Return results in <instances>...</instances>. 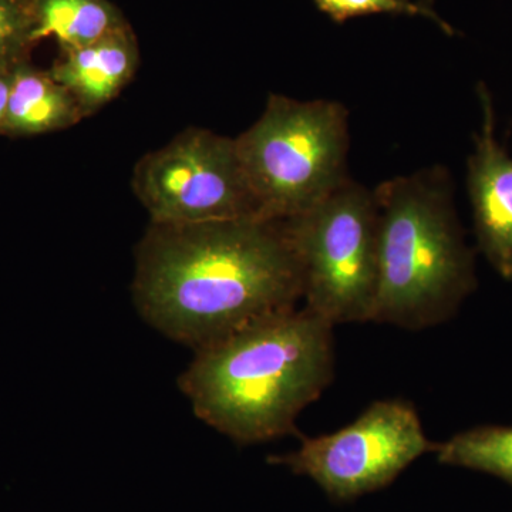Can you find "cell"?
Masks as SVG:
<instances>
[{
  "label": "cell",
  "mask_w": 512,
  "mask_h": 512,
  "mask_svg": "<svg viewBox=\"0 0 512 512\" xmlns=\"http://www.w3.org/2000/svg\"><path fill=\"white\" fill-rule=\"evenodd\" d=\"M138 47L130 26H124L92 45L64 50L49 70L66 87L84 117L106 106L137 72Z\"/></svg>",
  "instance_id": "9"
},
{
  "label": "cell",
  "mask_w": 512,
  "mask_h": 512,
  "mask_svg": "<svg viewBox=\"0 0 512 512\" xmlns=\"http://www.w3.org/2000/svg\"><path fill=\"white\" fill-rule=\"evenodd\" d=\"M444 466L468 468L501 478L512 485V426H480L437 443Z\"/></svg>",
  "instance_id": "12"
},
{
  "label": "cell",
  "mask_w": 512,
  "mask_h": 512,
  "mask_svg": "<svg viewBox=\"0 0 512 512\" xmlns=\"http://www.w3.org/2000/svg\"><path fill=\"white\" fill-rule=\"evenodd\" d=\"M379 276L372 322L421 330L450 319L476 288L446 168H424L373 191Z\"/></svg>",
  "instance_id": "3"
},
{
  "label": "cell",
  "mask_w": 512,
  "mask_h": 512,
  "mask_svg": "<svg viewBox=\"0 0 512 512\" xmlns=\"http://www.w3.org/2000/svg\"><path fill=\"white\" fill-rule=\"evenodd\" d=\"M33 0H0V66L26 60L33 43Z\"/></svg>",
  "instance_id": "14"
},
{
  "label": "cell",
  "mask_w": 512,
  "mask_h": 512,
  "mask_svg": "<svg viewBox=\"0 0 512 512\" xmlns=\"http://www.w3.org/2000/svg\"><path fill=\"white\" fill-rule=\"evenodd\" d=\"M256 217L286 221L349 180V111L339 101L271 94L254 126L235 138Z\"/></svg>",
  "instance_id": "4"
},
{
  "label": "cell",
  "mask_w": 512,
  "mask_h": 512,
  "mask_svg": "<svg viewBox=\"0 0 512 512\" xmlns=\"http://www.w3.org/2000/svg\"><path fill=\"white\" fill-rule=\"evenodd\" d=\"M134 194L153 224L258 218L235 138L188 128L147 154L134 170Z\"/></svg>",
  "instance_id": "7"
},
{
  "label": "cell",
  "mask_w": 512,
  "mask_h": 512,
  "mask_svg": "<svg viewBox=\"0 0 512 512\" xmlns=\"http://www.w3.org/2000/svg\"><path fill=\"white\" fill-rule=\"evenodd\" d=\"M333 328L305 306L266 316L197 350L180 389L198 419L239 444L296 434L335 376Z\"/></svg>",
  "instance_id": "2"
},
{
  "label": "cell",
  "mask_w": 512,
  "mask_h": 512,
  "mask_svg": "<svg viewBox=\"0 0 512 512\" xmlns=\"http://www.w3.org/2000/svg\"><path fill=\"white\" fill-rule=\"evenodd\" d=\"M302 293L301 266L282 221L151 222L138 247V311L195 352L296 308Z\"/></svg>",
  "instance_id": "1"
},
{
  "label": "cell",
  "mask_w": 512,
  "mask_h": 512,
  "mask_svg": "<svg viewBox=\"0 0 512 512\" xmlns=\"http://www.w3.org/2000/svg\"><path fill=\"white\" fill-rule=\"evenodd\" d=\"M84 119L73 94L50 72L22 60L12 69V83L2 133L25 137L64 130Z\"/></svg>",
  "instance_id": "10"
},
{
  "label": "cell",
  "mask_w": 512,
  "mask_h": 512,
  "mask_svg": "<svg viewBox=\"0 0 512 512\" xmlns=\"http://www.w3.org/2000/svg\"><path fill=\"white\" fill-rule=\"evenodd\" d=\"M477 94L483 120L468 157V194L481 251L498 274L512 281V156L495 133L490 90L480 83Z\"/></svg>",
  "instance_id": "8"
},
{
  "label": "cell",
  "mask_w": 512,
  "mask_h": 512,
  "mask_svg": "<svg viewBox=\"0 0 512 512\" xmlns=\"http://www.w3.org/2000/svg\"><path fill=\"white\" fill-rule=\"evenodd\" d=\"M33 16V43L55 37L63 52L92 45L127 26L109 0H33Z\"/></svg>",
  "instance_id": "11"
},
{
  "label": "cell",
  "mask_w": 512,
  "mask_h": 512,
  "mask_svg": "<svg viewBox=\"0 0 512 512\" xmlns=\"http://www.w3.org/2000/svg\"><path fill=\"white\" fill-rule=\"evenodd\" d=\"M12 69L13 66H0V133H2L6 107H8L10 83H12Z\"/></svg>",
  "instance_id": "15"
},
{
  "label": "cell",
  "mask_w": 512,
  "mask_h": 512,
  "mask_svg": "<svg viewBox=\"0 0 512 512\" xmlns=\"http://www.w3.org/2000/svg\"><path fill=\"white\" fill-rule=\"evenodd\" d=\"M320 12L328 15L335 23L369 15L423 16L436 23L448 36L456 35L446 20L441 19L433 8L431 0H313Z\"/></svg>",
  "instance_id": "13"
},
{
  "label": "cell",
  "mask_w": 512,
  "mask_h": 512,
  "mask_svg": "<svg viewBox=\"0 0 512 512\" xmlns=\"http://www.w3.org/2000/svg\"><path fill=\"white\" fill-rule=\"evenodd\" d=\"M284 222L298 258L305 308L340 323L372 322L379 276V210L353 180Z\"/></svg>",
  "instance_id": "5"
},
{
  "label": "cell",
  "mask_w": 512,
  "mask_h": 512,
  "mask_svg": "<svg viewBox=\"0 0 512 512\" xmlns=\"http://www.w3.org/2000/svg\"><path fill=\"white\" fill-rule=\"evenodd\" d=\"M301 439L298 450L268 457V463L311 478L338 503L382 490L437 447L413 404L399 399L370 404L335 433Z\"/></svg>",
  "instance_id": "6"
}]
</instances>
